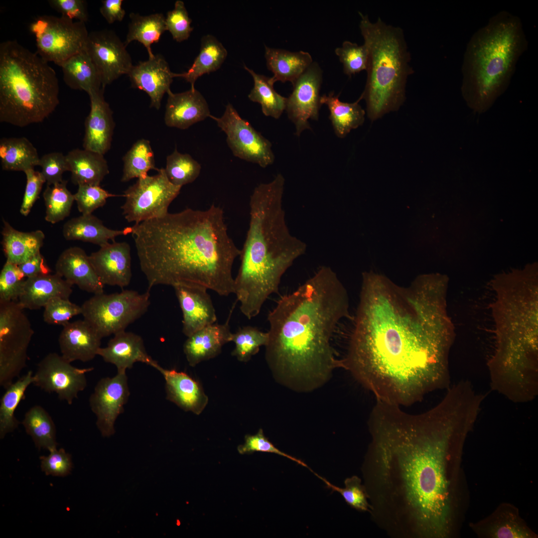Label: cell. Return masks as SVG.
<instances>
[{
  "label": "cell",
  "instance_id": "1",
  "mask_svg": "<svg viewBox=\"0 0 538 538\" xmlns=\"http://www.w3.org/2000/svg\"><path fill=\"white\" fill-rule=\"evenodd\" d=\"M445 282L437 274L406 287L364 272L346 355L349 371L377 401L409 405L450 387L452 339L445 310Z\"/></svg>",
  "mask_w": 538,
  "mask_h": 538
},
{
  "label": "cell",
  "instance_id": "2",
  "mask_svg": "<svg viewBox=\"0 0 538 538\" xmlns=\"http://www.w3.org/2000/svg\"><path fill=\"white\" fill-rule=\"evenodd\" d=\"M370 416L375 450L397 460L401 486L419 529L426 536H448L452 521L448 460L461 456L477 420L474 405L447 393L422 413L379 402Z\"/></svg>",
  "mask_w": 538,
  "mask_h": 538
},
{
  "label": "cell",
  "instance_id": "3",
  "mask_svg": "<svg viewBox=\"0 0 538 538\" xmlns=\"http://www.w3.org/2000/svg\"><path fill=\"white\" fill-rule=\"evenodd\" d=\"M353 319L347 290L330 267L323 266L268 315L267 362L275 379L293 390L308 391L327 382L340 368L331 340L340 322Z\"/></svg>",
  "mask_w": 538,
  "mask_h": 538
},
{
  "label": "cell",
  "instance_id": "4",
  "mask_svg": "<svg viewBox=\"0 0 538 538\" xmlns=\"http://www.w3.org/2000/svg\"><path fill=\"white\" fill-rule=\"evenodd\" d=\"M132 235L148 289L157 285L201 286L228 296L241 250L229 236L223 209L186 208L134 224Z\"/></svg>",
  "mask_w": 538,
  "mask_h": 538
},
{
  "label": "cell",
  "instance_id": "5",
  "mask_svg": "<svg viewBox=\"0 0 538 538\" xmlns=\"http://www.w3.org/2000/svg\"><path fill=\"white\" fill-rule=\"evenodd\" d=\"M284 182L277 174L270 182L257 186L250 197L249 226L234 291L249 319L260 313L271 294L278 293L284 273L306 251V243L292 235L287 225Z\"/></svg>",
  "mask_w": 538,
  "mask_h": 538
},
{
  "label": "cell",
  "instance_id": "6",
  "mask_svg": "<svg viewBox=\"0 0 538 538\" xmlns=\"http://www.w3.org/2000/svg\"><path fill=\"white\" fill-rule=\"evenodd\" d=\"M527 47L520 18L506 10L473 34L464 54L461 88L470 109L482 113L491 108L508 87Z\"/></svg>",
  "mask_w": 538,
  "mask_h": 538
},
{
  "label": "cell",
  "instance_id": "7",
  "mask_svg": "<svg viewBox=\"0 0 538 538\" xmlns=\"http://www.w3.org/2000/svg\"><path fill=\"white\" fill-rule=\"evenodd\" d=\"M54 70L16 40L0 44V122L18 127L42 122L59 104Z\"/></svg>",
  "mask_w": 538,
  "mask_h": 538
},
{
  "label": "cell",
  "instance_id": "8",
  "mask_svg": "<svg viewBox=\"0 0 538 538\" xmlns=\"http://www.w3.org/2000/svg\"><path fill=\"white\" fill-rule=\"evenodd\" d=\"M359 13L368 51L367 80L360 98L365 100L367 116L374 121L403 104L407 80L413 70L403 30L380 17L373 22L368 15Z\"/></svg>",
  "mask_w": 538,
  "mask_h": 538
},
{
  "label": "cell",
  "instance_id": "9",
  "mask_svg": "<svg viewBox=\"0 0 538 538\" xmlns=\"http://www.w3.org/2000/svg\"><path fill=\"white\" fill-rule=\"evenodd\" d=\"M150 290L140 293L123 290L111 294H94L81 306L84 320L102 338L126 330L141 317L150 304Z\"/></svg>",
  "mask_w": 538,
  "mask_h": 538
},
{
  "label": "cell",
  "instance_id": "10",
  "mask_svg": "<svg viewBox=\"0 0 538 538\" xmlns=\"http://www.w3.org/2000/svg\"><path fill=\"white\" fill-rule=\"evenodd\" d=\"M34 334L18 301L0 302V385L6 389L26 367Z\"/></svg>",
  "mask_w": 538,
  "mask_h": 538
},
{
  "label": "cell",
  "instance_id": "11",
  "mask_svg": "<svg viewBox=\"0 0 538 538\" xmlns=\"http://www.w3.org/2000/svg\"><path fill=\"white\" fill-rule=\"evenodd\" d=\"M85 23L62 16H37L29 25L36 52L46 61L59 66L85 49L89 34Z\"/></svg>",
  "mask_w": 538,
  "mask_h": 538
},
{
  "label": "cell",
  "instance_id": "12",
  "mask_svg": "<svg viewBox=\"0 0 538 538\" xmlns=\"http://www.w3.org/2000/svg\"><path fill=\"white\" fill-rule=\"evenodd\" d=\"M181 188L170 181L163 168L154 175L138 178L124 192L122 214L128 222L135 224L163 216Z\"/></svg>",
  "mask_w": 538,
  "mask_h": 538
},
{
  "label": "cell",
  "instance_id": "13",
  "mask_svg": "<svg viewBox=\"0 0 538 538\" xmlns=\"http://www.w3.org/2000/svg\"><path fill=\"white\" fill-rule=\"evenodd\" d=\"M210 118L225 133L227 143L234 156L263 168L273 163L271 142L243 119L231 104L227 105L221 117L211 115Z\"/></svg>",
  "mask_w": 538,
  "mask_h": 538
},
{
  "label": "cell",
  "instance_id": "14",
  "mask_svg": "<svg viewBox=\"0 0 538 538\" xmlns=\"http://www.w3.org/2000/svg\"><path fill=\"white\" fill-rule=\"evenodd\" d=\"M93 369L77 368L61 355L50 353L38 364L33 384L45 392L56 393L59 399L71 404L87 387L86 374Z\"/></svg>",
  "mask_w": 538,
  "mask_h": 538
},
{
  "label": "cell",
  "instance_id": "15",
  "mask_svg": "<svg viewBox=\"0 0 538 538\" xmlns=\"http://www.w3.org/2000/svg\"><path fill=\"white\" fill-rule=\"evenodd\" d=\"M126 46L112 30L89 33L85 49L97 69L104 89L121 76L128 75L134 66Z\"/></svg>",
  "mask_w": 538,
  "mask_h": 538
},
{
  "label": "cell",
  "instance_id": "16",
  "mask_svg": "<svg viewBox=\"0 0 538 538\" xmlns=\"http://www.w3.org/2000/svg\"><path fill=\"white\" fill-rule=\"evenodd\" d=\"M130 395L126 372H117L114 377L103 378L96 384L89 401L102 436L108 437L115 433V421L124 412Z\"/></svg>",
  "mask_w": 538,
  "mask_h": 538
},
{
  "label": "cell",
  "instance_id": "17",
  "mask_svg": "<svg viewBox=\"0 0 538 538\" xmlns=\"http://www.w3.org/2000/svg\"><path fill=\"white\" fill-rule=\"evenodd\" d=\"M322 82V70L316 62H313L292 84L293 91L287 98L285 110L295 125L297 136L304 130L311 129L308 120L318 119L322 105L319 95Z\"/></svg>",
  "mask_w": 538,
  "mask_h": 538
},
{
  "label": "cell",
  "instance_id": "18",
  "mask_svg": "<svg viewBox=\"0 0 538 538\" xmlns=\"http://www.w3.org/2000/svg\"><path fill=\"white\" fill-rule=\"evenodd\" d=\"M132 85L144 91L150 100V107L158 110L164 95L170 91V85L175 77H182V73L170 70L165 58L160 54L133 66L128 74Z\"/></svg>",
  "mask_w": 538,
  "mask_h": 538
},
{
  "label": "cell",
  "instance_id": "19",
  "mask_svg": "<svg viewBox=\"0 0 538 538\" xmlns=\"http://www.w3.org/2000/svg\"><path fill=\"white\" fill-rule=\"evenodd\" d=\"M91 264L105 285L127 286L132 278L131 247L126 242L112 241L89 256Z\"/></svg>",
  "mask_w": 538,
  "mask_h": 538
},
{
  "label": "cell",
  "instance_id": "20",
  "mask_svg": "<svg viewBox=\"0 0 538 538\" xmlns=\"http://www.w3.org/2000/svg\"><path fill=\"white\" fill-rule=\"evenodd\" d=\"M104 88L88 94L90 111L85 122L84 149L104 155L111 148L115 128L113 112L104 97Z\"/></svg>",
  "mask_w": 538,
  "mask_h": 538
},
{
  "label": "cell",
  "instance_id": "21",
  "mask_svg": "<svg viewBox=\"0 0 538 538\" xmlns=\"http://www.w3.org/2000/svg\"><path fill=\"white\" fill-rule=\"evenodd\" d=\"M182 313V332L187 337L217 321L216 311L207 289L176 285L173 287Z\"/></svg>",
  "mask_w": 538,
  "mask_h": 538
},
{
  "label": "cell",
  "instance_id": "22",
  "mask_svg": "<svg viewBox=\"0 0 538 538\" xmlns=\"http://www.w3.org/2000/svg\"><path fill=\"white\" fill-rule=\"evenodd\" d=\"M476 535L487 538H536L537 535L527 525L518 509L509 503H503L489 516L470 524Z\"/></svg>",
  "mask_w": 538,
  "mask_h": 538
},
{
  "label": "cell",
  "instance_id": "23",
  "mask_svg": "<svg viewBox=\"0 0 538 538\" xmlns=\"http://www.w3.org/2000/svg\"><path fill=\"white\" fill-rule=\"evenodd\" d=\"M98 355L105 362L114 365L118 372H126L136 362L143 363L157 370L160 367L146 352L141 336L126 330L114 334L107 346L100 348Z\"/></svg>",
  "mask_w": 538,
  "mask_h": 538
},
{
  "label": "cell",
  "instance_id": "24",
  "mask_svg": "<svg viewBox=\"0 0 538 538\" xmlns=\"http://www.w3.org/2000/svg\"><path fill=\"white\" fill-rule=\"evenodd\" d=\"M102 339L84 319L68 322L63 325L58 338L61 356L70 363L90 361L98 355Z\"/></svg>",
  "mask_w": 538,
  "mask_h": 538
},
{
  "label": "cell",
  "instance_id": "25",
  "mask_svg": "<svg viewBox=\"0 0 538 538\" xmlns=\"http://www.w3.org/2000/svg\"><path fill=\"white\" fill-rule=\"evenodd\" d=\"M55 273L72 285L94 294L104 293V285L100 280L85 251L78 247H70L59 256Z\"/></svg>",
  "mask_w": 538,
  "mask_h": 538
},
{
  "label": "cell",
  "instance_id": "26",
  "mask_svg": "<svg viewBox=\"0 0 538 538\" xmlns=\"http://www.w3.org/2000/svg\"><path fill=\"white\" fill-rule=\"evenodd\" d=\"M167 94L164 115L167 127L185 130L211 115L206 100L195 88Z\"/></svg>",
  "mask_w": 538,
  "mask_h": 538
},
{
  "label": "cell",
  "instance_id": "27",
  "mask_svg": "<svg viewBox=\"0 0 538 538\" xmlns=\"http://www.w3.org/2000/svg\"><path fill=\"white\" fill-rule=\"evenodd\" d=\"M165 381L166 399L185 411L199 415L208 403V398L201 384L184 372L157 369Z\"/></svg>",
  "mask_w": 538,
  "mask_h": 538
},
{
  "label": "cell",
  "instance_id": "28",
  "mask_svg": "<svg viewBox=\"0 0 538 538\" xmlns=\"http://www.w3.org/2000/svg\"><path fill=\"white\" fill-rule=\"evenodd\" d=\"M234 307L225 323H215L187 337L183 351L190 366L195 367L201 362L216 357L221 353L223 346L231 342L232 332L229 322Z\"/></svg>",
  "mask_w": 538,
  "mask_h": 538
},
{
  "label": "cell",
  "instance_id": "29",
  "mask_svg": "<svg viewBox=\"0 0 538 538\" xmlns=\"http://www.w3.org/2000/svg\"><path fill=\"white\" fill-rule=\"evenodd\" d=\"M72 286L56 273L26 278L17 301L24 309H39L53 298H69Z\"/></svg>",
  "mask_w": 538,
  "mask_h": 538
},
{
  "label": "cell",
  "instance_id": "30",
  "mask_svg": "<svg viewBox=\"0 0 538 538\" xmlns=\"http://www.w3.org/2000/svg\"><path fill=\"white\" fill-rule=\"evenodd\" d=\"M132 227L122 230L110 229L101 220L91 214L82 215L67 221L62 234L66 240H79L99 245L100 247L114 241L116 237L132 234Z\"/></svg>",
  "mask_w": 538,
  "mask_h": 538
},
{
  "label": "cell",
  "instance_id": "31",
  "mask_svg": "<svg viewBox=\"0 0 538 538\" xmlns=\"http://www.w3.org/2000/svg\"><path fill=\"white\" fill-rule=\"evenodd\" d=\"M265 57L268 69L273 74L271 78L274 83L288 81L293 84L313 62L307 52H291L267 46Z\"/></svg>",
  "mask_w": 538,
  "mask_h": 538
},
{
  "label": "cell",
  "instance_id": "32",
  "mask_svg": "<svg viewBox=\"0 0 538 538\" xmlns=\"http://www.w3.org/2000/svg\"><path fill=\"white\" fill-rule=\"evenodd\" d=\"M1 245L6 261L19 265L40 252L45 238L41 230L24 232L3 219Z\"/></svg>",
  "mask_w": 538,
  "mask_h": 538
},
{
  "label": "cell",
  "instance_id": "33",
  "mask_svg": "<svg viewBox=\"0 0 538 538\" xmlns=\"http://www.w3.org/2000/svg\"><path fill=\"white\" fill-rule=\"evenodd\" d=\"M72 182L78 185H100L109 174L104 155L85 149L76 148L66 155Z\"/></svg>",
  "mask_w": 538,
  "mask_h": 538
},
{
  "label": "cell",
  "instance_id": "34",
  "mask_svg": "<svg viewBox=\"0 0 538 538\" xmlns=\"http://www.w3.org/2000/svg\"><path fill=\"white\" fill-rule=\"evenodd\" d=\"M65 84L73 90L88 93L102 87L97 69L85 49L76 53L59 65Z\"/></svg>",
  "mask_w": 538,
  "mask_h": 538
},
{
  "label": "cell",
  "instance_id": "35",
  "mask_svg": "<svg viewBox=\"0 0 538 538\" xmlns=\"http://www.w3.org/2000/svg\"><path fill=\"white\" fill-rule=\"evenodd\" d=\"M361 100L360 97L355 102H343L339 100V95L335 96L333 92L320 96V103L327 106L329 118L338 137H345L352 130L363 124L365 112L359 104Z\"/></svg>",
  "mask_w": 538,
  "mask_h": 538
},
{
  "label": "cell",
  "instance_id": "36",
  "mask_svg": "<svg viewBox=\"0 0 538 538\" xmlns=\"http://www.w3.org/2000/svg\"><path fill=\"white\" fill-rule=\"evenodd\" d=\"M37 150L26 137H3L0 140V159L4 170L23 171L38 166Z\"/></svg>",
  "mask_w": 538,
  "mask_h": 538
},
{
  "label": "cell",
  "instance_id": "37",
  "mask_svg": "<svg viewBox=\"0 0 538 538\" xmlns=\"http://www.w3.org/2000/svg\"><path fill=\"white\" fill-rule=\"evenodd\" d=\"M227 50L213 35L207 34L201 39L199 53L188 70L182 73V78L194 89L197 79L205 74L218 70L227 56Z\"/></svg>",
  "mask_w": 538,
  "mask_h": 538
},
{
  "label": "cell",
  "instance_id": "38",
  "mask_svg": "<svg viewBox=\"0 0 538 538\" xmlns=\"http://www.w3.org/2000/svg\"><path fill=\"white\" fill-rule=\"evenodd\" d=\"M130 18L131 21L125 44L127 46L133 41H137L145 47L149 58L153 57L151 46L158 42L166 30L165 17L160 13L145 16L131 13Z\"/></svg>",
  "mask_w": 538,
  "mask_h": 538
},
{
  "label": "cell",
  "instance_id": "39",
  "mask_svg": "<svg viewBox=\"0 0 538 538\" xmlns=\"http://www.w3.org/2000/svg\"><path fill=\"white\" fill-rule=\"evenodd\" d=\"M34 381V374L29 371L5 389L0 403V439L18 427L19 422L15 416V411L20 402L25 399L27 388Z\"/></svg>",
  "mask_w": 538,
  "mask_h": 538
},
{
  "label": "cell",
  "instance_id": "40",
  "mask_svg": "<svg viewBox=\"0 0 538 538\" xmlns=\"http://www.w3.org/2000/svg\"><path fill=\"white\" fill-rule=\"evenodd\" d=\"M22 424L38 449L50 451L57 448L55 425L42 406L35 405L30 407L26 412Z\"/></svg>",
  "mask_w": 538,
  "mask_h": 538
},
{
  "label": "cell",
  "instance_id": "41",
  "mask_svg": "<svg viewBox=\"0 0 538 538\" xmlns=\"http://www.w3.org/2000/svg\"><path fill=\"white\" fill-rule=\"evenodd\" d=\"M244 68L254 80V87L248 95L249 99L261 105L262 112L266 116L279 119L285 110L287 98L275 91L271 77L257 74L245 65Z\"/></svg>",
  "mask_w": 538,
  "mask_h": 538
},
{
  "label": "cell",
  "instance_id": "42",
  "mask_svg": "<svg viewBox=\"0 0 538 538\" xmlns=\"http://www.w3.org/2000/svg\"><path fill=\"white\" fill-rule=\"evenodd\" d=\"M124 168L121 181L128 182L147 175L155 167L154 155L150 141L142 138L136 141L123 158Z\"/></svg>",
  "mask_w": 538,
  "mask_h": 538
},
{
  "label": "cell",
  "instance_id": "43",
  "mask_svg": "<svg viewBox=\"0 0 538 538\" xmlns=\"http://www.w3.org/2000/svg\"><path fill=\"white\" fill-rule=\"evenodd\" d=\"M67 181L47 185L43 193L45 206V220L55 224L68 217L75 201L74 194L67 187Z\"/></svg>",
  "mask_w": 538,
  "mask_h": 538
},
{
  "label": "cell",
  "instance_id": "44",
  "mask_svg": "<svg viewBox=\"0 0 538 538\" xmlns=\"http://www.w3.org/2000/svg\"><path fill=\"white\" fill-rule=\"evenodd\" d=\"M201 169L200 163L187 153H181L176 148L166 157L164 168L170 181L181 187L193 182L199 176Z\"/></svg>",
  "mask_w": 538,
  "mask_h": 538
},
{
  "label": "cell",
  "instance_id": "45",
  "mask_svg": "<svg viewBox=\"0 0 538 538\" xmlns=\"http://www.w3.org/2000/svg\"><path fill=\"white\" fill-rule=\"evenodd\" d=\"M269 339L268 332L251 326L240 327L231 336L230 341L235 344L231 355L240 362H247L259 351L261 346L267 345Z\"/></svg>",
  "mask_w": 538,
  "mask_h": 538
},
{
  "label": "cell",
  "instance_id": "46",
  "mask_svg": "<svg viewBox=\"0 0 538 538\" xmlns=\"http://www.w3.org/2000/svg\"><path fill=\"white\" fill-rule=\"evenodd\" d=\"M335 53L343 64V72L351 77L363 70H366L368 62V51L365 44L344 41L341 47L335 49Z\"/></svg>",
  "mask_w": 538,
  "mask_h": 538
},
{
  "label": "cell",
  "instance_id": "47",
  "mask_svg": "<svg viewBox=\"0 0 538 538\" xmlns=\"http://www.w3.org/2000/svg\"><path fill=\"white\" fill-rule=\"evenodd\" d=\"M25 279L18 265L6 261L0 273V302L17 301Z\"/></svg>",
  "mask_w": 538,
  "mask_h": 538
},
{
  "label": "cell",
  "instance_id": "48",
  "mask_svg": "<svg viewBox=\"0 0 538 538\" xmlns=\"http://www.w3.org/2000/svg\"><path fill=\"white\" fill-rule=\"evenodd\" d=\"M55 297L50 300L44 307L43 320L49 324L64 325L73 317L81 314V306L69 299Z\"/></svg>",
  "mask_w": 538,
  "mask_h": 538
},
{
  "label": "cell",
  "instance_id": "49",
  "mask_svg": "<svg viewBox=\"0 0 538 538\" xmlns=\"http://www.w3.org/2000/svg\"><path fill=\"white\" fill-rule=\"evenodd\" d=\"M116 196L101 188L100 185H78L74 194L77 208L82 215L91 214L95 210L103 206L107 199Z\"/></svg>",
  "mask_w": 538,
  "mask_h": 538
},
{
  "label": "cell",
  "instance_id": "50",
  "mask_svg": "<svg viewBox=\"0 0 538 538\" xmlns=\"http://www.w3.org/2000/svg\"><path fill=\"white\" fill-rule=\"evenodd\" d=\"M165 22L166 30L178 42L187 40L193 29L184 3L180 0H176L174 8L167 13Z\"/></svg>",
  "mask_w": 538,
  "mask_h": 538
},
{
  "label": "cell",
  "instance_id": "51",
  "mask_svg": "<svg viewBox=\"0 0 538 538\" xmlns=\"http://www.w3.org/2000/svg\"><path fill=\"white\" fill-rule=\"evenodd\" d=\"M315 475L324 482L327 487L333 491L338 492L350 506L360 511L368 510L367 494L361 485L360 479L357 476H354L346 479L344 482L345 487L341 488L333 485L317 474Z\"/></svg>",
  "mask_w": 538,
  "mask_h": 538
},
{
  "label": "cell",
  "instance_id": "52",
  "mask_svg": "<svg viewBox=\"0 0 538 538\" xmlns=\"http://www.w3.org/2000/svg\"><path fill=\"white\" fill-rule=\"evenodd\" d=\"M38 166L41 167L40 172L47 185L62 181L64 172L69 171L66 155L59 152H53L43 155L40 157Z\"/></svg>",
  "mask_w": 538,
  "mask_h": 538
},
{
  "label": "cell",
  "instance_id": "53",
  "mask_svg": "<svg viewBox=\"0 0 538 538\" xmlns=\"http://www.w3.org/2000/svg\"><path fill=\"white\" fill-rule=\"evenodd\" d=\"M237 450L241 454L252 453L254 452H263L276 454L295 462L304 467H308L306 464L301 460L286 454L276 448L265 435L264 431L260 428L254 435H246L244 444L239 445Z\"/></svg>",
  "mask_w": 538,
  "mask_h": 538
},
{
  "label": "cell",
  "instance_id": "54",
  "mask_svg": "<svg viewBox=\"0 0 538 538\" xmlns=\"http://www.w3.org/2000/svg\"><path fill=\"white\" fill-rule=\"evenodd\" d=\"M48 456L40 457L41 468L46 475L64 477L69 475L73 467L71 455L63 448H54Z\"/></svg>",
  "mask_w": 538,
  "mask_h": 538
},
{
  "label": "cell",
  "instance_id": "55",
  "mask_svg": "<svg viewBox=\"0 0 538 538\" xmlns=\"http://www.w3.org/2000/svg\"><path fill=\"white\" fill-rule=\"evenodd\" d=\"M26 178L25 191L20 206L21 215L27 216L38 198L43 185L46 182L40 171L30 169L24 172Z\"/></svg>",
  "mask_w": 538,
  "mask_h": 538
},
{
  "label": "cell",
  "instance_id": "56",
  "mask_svg": "<svg viewBox=\"0 0 538 538\" xmlns=\"http://www.w3.org/2000/svg\"><path fill=\"white\" fill-rule=\"evenodd\" d=\"M48 2L61 16L84 23L88 19L87 2L84 0H49Z\"/></svg>",
  "mask_w": 538,
  "mask_h": 538
},
{
  "label": "cell",
  "instance_id": "57",
  "mask_svg": "<svg viewBox=\"0 0 538 538\" xmlns=\"http://www.w3.org/2000/svg\"><path fill=\"white\" fill-rule=\"evenodd\" d=\"M18 267L26 278L48 274L51 272L40 252L18 265Z\"/></svg>",
  "mask_w": 538,
  "mask_h": 538
},
{
  "label": "cell",
  "instance_id": "58",
  "mask_svg": "<svg viewBox=\"0 0 538 538\" xmlns=\"http://www.w3.org/2000/svg\"><path fill=\"white\" fill-rule=\"evenodd\" d=\"M122 0H103L100 8L102 15L109 24L121 21L124 18L126 11L122 8Z\"/></svg>",
  "mask_w": 538,
  "mask_h": 538
}]
</instances>
